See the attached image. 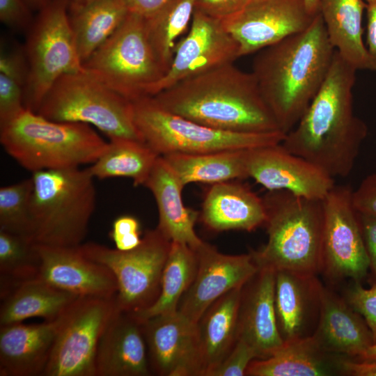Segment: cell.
Wrapping results in <instances>:
<instances>
[{"mask_svg": "<svg viewBox=\"0 0 376 376\" xmlns=\"http://www.w3.org/2000/svg\"><path fill=\"white\" fill-rule=\"evenodd\" d=\"M356 72L335 50L321 88L281 142L334 179L350 175L368 134L353 110Z\"/></svg>", "mask_w": 376, "mask_h": 376, "instance_id": "cell-1", "label": "cell"}, {"mask_svg": "<svg viewBox=\"0 0 376 376\" xmlns=\"http://www.w3.org/2000/svg\"><path fill=\"white\" fill-rule=\"evenodd\" d=\"M259 52L251 72L280 130L286 134L321 88L335 49L318 13L303 31Z\"/></svg>", "mask_w": 376, "mask_h": 376, "instance_id": "cell-2", "label": "cell"}, {"mask_svg": "<svg viewBox=\"0 0 376 376\" xmlns=\"http://www.w3.org/2000/svg\"><path fill=\"white\" fill-rule=\"evenodd\" d=\"M152 97L166 111L214 129L281 131L252 72L233 63L184 79Z\"/></svg>", "mask_w": 376, "mask_h": 376, "instance_id": "cell-3", "label": "cell"}, {"mask_svg": "<svg viewBox=\"0 0 376 376\" xmlns=\"http://www.w3.org/2000/svg\"><path fill=\"white\" fill-rule=\"evenodd\" d=\"M0 143L22 167L34 173L91 164L108 141L91 125L52 120L25 108L0 123Z\"/></svg>", "mask_w": 376, "mask_h": 376, "instance_id": "cell-4", "label": "cell"}, {"mask_svg": "<svg viewBox=\"0 0 376 376\" xmlns=\"http://www.w3.org/2000/svg\"><path fill=\"white\" fill-rule=\"evenodd\" d=\"M31 235L37 244L77 247L82 244L95 207L94 177L88 168L32 173Z\"/></svg>", "mask_w": 376, "mask_h": 376, "instance_id": "cell-5", "label": "cell"}, {"mask_svg": "<svg viewBox=\"0 0 376 376\" xmlns=\"http://www.w3.org/2000/svg\"><path fill=\"white\" fill-rule=\"evenodd\" d=\"M263 198L267 241L250 251L258 265L318 275L321 269L322 201L287 191H268Z\"/></svg>", "mask_w": 376, "mask_h": 376, "instance_id": "cell-6", "label": "cell"}, {"mask_svg": "<svg viewBox=\"0 0 376 376\" xmlns=\"http://www.w3.org/2000/svg\"><path fill=\"white\" fill-rule=\"evenodd\" d=\"M134 123L141 139L159 156L249 150L281 143V131L247 133L224 131L174 114L152 96L132 101Z\"/></svg>", "mask_w": 376, "mask_h": 376, "instance_id": "cell-7", "label": "cell"}, {"mask_svg": "<svg viewBox=\"0 0 376 376\" xmlns=\"http://www.w3.org/2000/svg\"><path fill=\"white\" fill-rule=\"evenodd\" d=\"M36 113L54 121L87 124L109 139L142 141L134 123L132 102L85 70L58 79Z\"/></svg>", "mask_w": 376, "mask_h": 376, "instance_id": "cell-8", "label": "cell"}, {"mask_svg": "<svg viewBox=\"0 0 376 376\" xmlns=\"http://www.w3.org/2000/svg\"><path fill=\"white\" fill-rule=\"evenodd\" d=\"M85 72L130 101L148 96L166 74L149 42L144 17L129 12L117 30L83 63Z\"/></svg>", "mask_w": 376, "mask_h": 376, "instance_id": "cell-9", "label": "cell"}, {"mask_svg": "<svg viewBox=\"0 0 376 376\" xmlns=\"http://www.w3.org/2000/svg\"><path fill=\"white\" fill-rule=\"evenodd\" d=\"M29 68L24 107L36 112L63 75L84 72L68 17L67 0H52L34 17L24 45Z\"/></svg>", "mask_w": 376, "mask_h": 376, "instance_id": "cell-10", "label": "cell"}, {"mask_svg": "<svg viewBox=\"0 0 376 376\" xmlns=\"http://www.w3.org/2000/svg\"><path fill=\"white\" fill-rule=\"evenodd\" d=\"M171 242L156 228L144 233L141 244L129 251H120L94 243L79 246L82 253L111 270L118 285V308L138 313L157 299L164 267Z\"/></svg>", "mask_w": 376, "mask_h": 376, "instance_id": "cell-11", "label": "cell"}, {"mask_svg": "<svg viewBox=\"0 0 376 376\" xmlns=\"http://www.w3.org/2000/svg\"><path fill=\"white\" fill-rule=\"evenodd\" d=\"M118 309L116 297H77L59 317L43 376H97L98 345Z\"/></svg>", "mask_w": 376, "mask_h": 376, "instance_id": "cell-12", "label": "cell"}, {"mask_svg": "<svg viewBox=\"0 0 376 376\" xmlns=\"http://www.w3.org/2000/svg\"><path fill=\"white\" fill-rule=\"evenodd\" d=\"M352 189L336 185L322 201L323 227L321 269L331 282L359 281L369 270V259L352 203Z\"/></svg>", "mask_w": 376, "mask_h": 376, "instance_id": "cell-13", "label": "cell"}, {"mask_svg": "<svg viewBox=\"0 0 376 376\" xmlns=\"http://www.w3.org/2000/svg\"><path fill=\"white\" fill-rule=\"evenodd\" d=\"M315 16L308 13L305 0H248L221 21L237 43L241 57L303 31Z\"/></svg>", "mask_w": 376, "mask_h": 376, "instance_id": "cell-14", "label": "cell"}, {"mask_svg": "<svg viewBox=\"0 0 376 376\" xmlns=\"http://www.w3.org/2000/svg\"><path fill=\"white\" fill-rule=\"evenodd\" d=\"M238 58V45L221 21L194 10L189 31L177 42L169 69L148 96Z\"/></svg>", "mask_w": 376, "mask_h": 376, "instance_id": "cell-15", "label": "cell"}, {"mask_svg": "<svg viewBox=\"0 0 376 376\" xmlns=\"http://www.w3.org/2000/svg\"><path fill=\"white\" fill-rule=\"evenodd\" d=\"M196 251V274L178 308V312L194 324L217 299L243 286L259 269L251 252L225 254L205 242Z\"/></svg>", "mask_w": 376, "mask_h": 376, "instance_id": "cell-16", "label": "cell"}, {"mask_svg": "<svg viewBox=\"0 0 376 376\" xmlns=\"http://www.w3.org/2000/svg\"><path fill=\"white\" fill-rule=\"evenodd\" d=\"M248 177L268 191H287L311 200L322 201L335 179L281 143L246 152Z\"/></svg>", "mask_w": 376, "mask_h": 376, "instance_id": "cell-17", "label": "cell"}, {"mask_svg": "<svg viewBox=\"0 0 376 376\" xmlns=\"http://www.w3.org/2000/svg\"><path fill=\"white\" fill-rule=\"evenodd\" d=\"M141 322L152 375L198 376L196 324L178 311Z\"/></svg>", "mask_w": 376, "mask_h": 376, "instance_id": "cell-18", "label": "cell"}, {"mask_svg": "<svg viewBox=\"0 0 376 376\" xmlns=\"http://www.w3.org/2000/svg\"><path fill=\"white\" fill-rule=\"evenodd\" d=\"M37 246L40 279L79 297L116 296L117 281L111 270L84 256L79 246Z\"/></svg>", "mask_w": 376, "mask_h": 376, "instance_id": "cell-19", "label": "cell"}, {"mask_svg": "<svg viewBox=\"0 0 376 376\" xmlns=\"http://www.w3.org/2000/svg\"><path fill=\"white\" fill-rule=\"evenodd\" d=\"M275 270L259 267L243 285L238 313L237 336L265 359L280 348V335L274 304Z\"/></svg>", "mask_w": 376, "mask_h": 376, "instance_id": "cell-20", "label": "cell"}, {"mask_svg": "<svg viewBox=\"0 0 376 376\" xmlns=\"http://www.w3.org/2000/svg\"><path fill=\"white\" fill-rule=\"evenodd\" d=\"M322 287L317 274L275 270L274 304L283 342L313 334L319 318Z\"/></svg>", "mask_w": 376, "mask_h": 376, "instance_id": "cell-21", "label": "cell"}, {"mask_svg": "<svg viewBox=\"0 0 376 376\" xmlns=\"http://www.w3.org/2000/svg\"><path fill=\"white\" fill-rule=\"evenodd\" d=\"M97 376L152 375L142 322L118 309L104 330L96 355Z\"/></svg>", "mask_w": 376, "mask_h": 376, "instance_id": "cell-22", "label": "cell"}, {"mask_svg": "<svg viewBox=\"0 0 376 376\" xmlns=\"http://www.w3.org/2000/svg\"><path fill=\"white\" fill-rule=\"evenodd\" d=\"M199 219L213 232L253 231L264 226L263 198L237 180L210 185L204 194Z\"/></svg>", "mask_w": 376, "mask_h": 376, "instance_id": "cell-23", "label": "cell"}, {"mask_svg": "<svg viewBox=\"0 0 376 376\" xmlns=\"http://www.w3.org/2000/svg\"><path fill=\"white\" fill-rule=\"evenodd\" d=\"M59 324V317L34 324L0 326V375L43 376Z\"/></svg>", "mask_w": 376, "mask_h": 376, "instance_id": "cell-24", "label": "cell"}, {"mask_svg": "<svg viewBox=\"0 0 376 376\" xmlns=\"http://www.w3.org/2000/svg\"><path fill=\"white\" fill-rule=\"evenodd\" d=\"M313 336L325 352L352 359L359 358L374 343L361 315L342 296L324 285Z\"/></svg>", "mask_w": 376, "mask_h": 376, "instance_id": "cell-25", "label": "cell"}, {"mask_svg": "<svg viewBox=\"0 0 376 376\" xmlns=\"http://www.w3.org/2000/svg\"><path fill=\"white\" fill-rule=\"evenodd\" d=\"M144 186L156 201L159 231L171 242L186 244L194 250L198 248L203 243L195 231L199 212L185 205V186L162 156L157 158Z\"/></svg>", "mask_w": 376, "mask_h": 376, "instance_id": "cell-26", "label": "cell"}, {"mask_svg": "<svg viewBox=\"0 0 376 376\" xmlns=\"http://www.w3.org/2000/svg\"><path fill=\"white\" fill-rule=\"evenodd\" d=\"M242 287L235 288L217 299L196 324L198 376H208L237 340Z\"/></svg>", "mask_w": 376, "mask_h": 376, "instance_id": "cell-27", "label": "cell"}, {"mask_svg": "<svg viewBox=\"0 0 376 376\" xmlns=\"http://www.w3.org/2000/svg\"><path fill=\"white\" fill-rule=\"evenodd\" d=\"M343 357L325 352L311 335L284 342L269 357L253 359L246 369V375H343Z\"/></svg>", "mask_w": 376, "mask_h": 376, "instance_id": "cell-28", "label": "cell"}, {"mask_svg": "<svg viewBox=\"0 0 376 376\" xmlns=\"http://www.w3.org/2000/svg\"><path fill=\"white\" fill-rule=\"evenodd\" d=\"M367 4L363 0H320L319 13L334 49L358 70H369L363 40L362 19Z\"/></svg>", "mask_w": 376, "mask_h": 376, "instance_id": "cell-29", "label": "cell"}, {"mask_svg": "<svg viewBox=\"0 0 376 376\" xmlns=\"http://www.w3.org/2000/svg\"><path fill=\"white\" fill-rule=\"evenodd\" d=\"M79 297L39 277L25 281L1 297L0 326L31 318L56 320Z\"/></svg>", "mask_w": 376, "mask_h": 376, "instance_id": "cell-30", "label": "cell"}, {"mask_svg": "<svg viewBox=\"0 0 376 376\" xmlns=\"http://www.w3.org/2000/svg\"><path fill=\"white\" fill-rule=\"evenodd\" d=\"M68 10L82 64L117 30L129 13L124 0H92L68 7Z\"/></svg>", "mask_w": 376, "mask_h": 376, "instance_id": "cell-31", "label": "cell"}, {"mask_svg": "<svg viewBox=\"0 0 376 376\" xmlns=\"http://www.w3.org/2000/svg\"><path fill=\"white\" fill-rule=\"evenodd\" d=\"M246 150L175 153L162 157L185 187L190 183L213 185L249 178L246 165Z\"/></svg>", "mask_w": 376, "mask_h": 376, "instance_id": "cell-32", "label": "cell"}, {"mask_svg": "<svg viewBox=\"0 0 376 376\" xmlns=\"http://www.w3.org/2000/svg\"><path fill=\"white\" fill-rule=\"evenodd\" d=\"M159 157L143 141L113 139L88 169L94 178H127L134 186H144Z\"/></svg>", "mask_w": 376, "mask_h": 376, "instance_id": "cell-33", "label": "cell"}, {"mask_svg": "<svg viewBox=\"0 0 376 376\" xmlns=\"http://www.w3.org/2000/svg\"><path fill=\"white\" fill-rule=\"evenodd\" d=\"M197 267L196 250L186 244L171 242L157 299L148 308L132 313L143 321L157 315L176 313L182 296L194 281Z\"/></svg>", "mask_w": 376, "mask_h": 376, "instance_id": "cell-34", "label": "cell"}, {"mask_svg": "<svg viewBox=\"0 0 376 376\" xmlns=\"http://www.w3.org/2000/svg\"><path fill=\"white\" fill-rule=\"evenodd\" d=\"M196 0H171L155 12L143 16L152 49L166 70L171 64L177 39L191 24Z\"/></svg>", "mask_w": 376, "mask_h": 376, "instance_id": "cell-35", "label": "cell"}, {"mask_svg": "<svg viewBox=\"0 0 376 376\" xmlns=\"http://www.w3.org/2000/svg\"><path fill=\"white\" fill-rule=\"evenodd\" d=\"M40 266L32 240L0 230V297L19 283L38 277Z\"/></svg>", "mask_w": 376, "mask_h": 376, "instance_id": "cell-36", "label": "cell"}, {"mask_svg": "<svg viewBox=\"0 0 376 376\" xmlns=\"http://www.w3.org/2000/svg\"><path fill=\"white\" fill-rule=\"evenodd\" d=\"M1 48L0 55V123L24 107V91L29 68L24 46Z\"/></svg>", "mask_w": 376, "mask_h": 376, "instance_id": "cell-37", "label": "cell"}, {"mask_svg": "<svg viewBox=\"0 0 376 376\" xmlns=\"http://www.w3.org/2000/svg\"><path fill=\"white\" fill-rule=\"evenodd\" d=\"M33 187L31 176L0 188V230L32 240L30 208Z\"/></svg>", "mask_w": 376, "mask_h": 376, "instance_id": "cell-38", "label": "cell"}, {"mask_svg": "<svg viewBox=\"0 0 376 376\" xmlns=\"http://www.w3.org/2000/svg\"><path fill=\"white\" fill-rule=\"evenodd\" d=\"M342 297L364 319L376 343V283L365 288L361 282L352 281Z\"/></svg>", "mask_w": 376, "mask_h": 376, "instance_id": "cell-39", "label": "cell"}, {"mask_svg": "<svg viewBox=\"0 0 376 376\" xmlns=\"http://www.w3.org/2000/svg\"><path fill=\"white\" fill-rule=\"evenodd\" d=\"M258 359L255 350L246 341L237 338L233 348L208 376H243L250 363Z\"/></svg>", "mask_w": 376, "mask_h": 376, "instance_id": "cell-40", "label": "cell"}, {"mask_svg": "<svg viewBox=\"0 0 376 376\" xmlns=\"http://www.w3.org/2000/svg\"><path fill=\"white\" fill-rule=\"evenodd\" d=\"M141 226L134 216L123 214L114 219L109 235L120 251H129L137 247L142 241Z\"/></svg>", "mask_w": 376, "mask_h": 376, "instance_id": "cell-41", "label": "cell"}, {"mask_svg": "<svg viewBox=\"0 0 376 376\" xmlns=\"http://www.w3.org/2000/svg\"><path fill=\"white\" fill-rule=\"evenodd\" d=\"M26 0H0V20L15 31H25L31 26L34 17Z\"/></svg>", "mask_w": 376, "mask_h": 376, "instance_id": "cell-42", "label": "cell"}, {"mask_svg": "<svg viewBox=\"0 0 376 376\" xmlns=\"http://www.w3.org/2000/svg\"><path fill=\"white\" fill-rule=\"evenodd\" d=\"M352 203L357 212L376 215V174L366 177L352 191Z\"/></svg>", "mask_w": 376, "mask_h": 376, "instance_id": "cell-43", "label": "cell"}, {"mask_svg": "<svg viewBox=\"0 0 376 376\" xmlns=\"http://www.w3.org/2000/svg\"><path fill=\"white\" fill-rule=\"evenodd\" d=\"M357 216L369 259V269L376 283V215L357 212Z\"/></svg>", "mask_w": 376, "mask_h": 376, "instance_id": "cell-44", "label": "cell"}, {"mask_svg": "<svg viewBox=\"0 0 376 376\" xmlns=\"http://www.w3.org/2000/svg\"><path fill=\"white\" fill-rule=\"evenodd\" d=\"M246 2V0H196L195 10L221 20L238 11Z\"/></svg>", "mask_w": 376, "mask_h": 376, "instance_id": "cell-45", "label": "cell"}, {"mask_svg": "<svg viewBox=\"0 0 376 376\" xmlns=\"http://www.w3.org/2000/svg\"><path fill=\"white\" fill-rule=\"evenodd\" d=\"M367 42L369 70H376V2L367 4Z\"/></svg>", "mask_w": 376, "mask_h": 376, "instance_id": "cell-46", "label": "cell"}, {"mask_svg": "<svg viewBox=\"0 0 376 376\" xmlns=\"http://www.w3.org/2000/svg\"><path fill=\"white\" fill-rule=\"evenodd\" d=\"M343 375L376 376V361H366L343 357Z\"/></svg>", "mask_w": 376, "mask_h": 376, "instance_id": "cell-47", "label": "cell"}, {"mask_svg": "<svg viewBox=\"0 0 376 376\" xmlns=\"http://www.w3.org/2000/svg\"><path fill=\"white\" fill-rule=\"evenodd\" d=\"M171 0H124L129 12L147 16Z\"/></svg>", "mask_w": 376, "mask_h": 376, "instance_id": "cell-48", "label": "cell"}, {"mask_svg": "<svg viewBox=\"0 0 376 376\" xmlns=\"http://www.w3.org/2000/svg\"><path fill=\"white\" fill-rule=\"evenodd\" d=\"M355 360L376 361V343L370 346L359 358Z\"/></svg>", "mask_w": 376, "mask_h": 376, "instance_id": "cell-49", "label": "cell"}, {"mask_svg": "<svg viewBox=\"0 0 376 376\" xmlns=\"http://www.w3.org/2000/svg\"><path fill=\"white\" fill-rule=\"evenodd\" d=\"M305 3L311 15L315 16L319 13L320 0H305Z\"/></svg>", "mask_w": 376, "mask_h": 376, "instance_id": "cell-50", "label": "cell"}, {"mask_svg": "<svg viewBox=\"0 0 376 376\" xmlns=\"http://www.w3.org/2000/svg\"><path fill=\"white\" fill-rule=\"evenodd\" d=\"M52 0H26L33 10H39Z\"/></svg>", "mask_w": 376, "mask_h": 376, "instance_id": "cell-51", "label": "cell"}, {"mask_svg": "<svg viewBox=\"0 0 376 376\" xmlns=\"http://www.w3.org/2000/svg\"><path fill=\"white\" fill-rule=\"evenodd\" d=\"M92 0H67L68 7L86 3Z\"/></svg>", "mask_w": 376, "mask_h": 376, "instance_id": "cell-52", "label": "cell"}, {"mask_svg": "<svg viewBox=\"0 0 376 376\" xmlns=\"http://www.w3.org/2000/svg\"><path fill=\"white\" fill-rule=\"evenodd\" d=\"M366 4H370L376 2V0H363Z\"/></svg>", "mask_w": 376, "mask_h": 376, "instance_id": "cell-53", "label": "cell"}, {"mask_svg": "<svg viewBox=\"0 0 376 376\" xmlns=\"http://www.w3.org/2000/svg\"><path fill=\"white\" fill-rule=\"evenodd\" d=\"M246 1H248V0H246Z\"/></svg>", "mask_w": 376, "mask_h": 376, "instance_id": "cell-54", "label": "cell"}]
</instances>
